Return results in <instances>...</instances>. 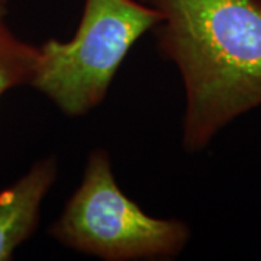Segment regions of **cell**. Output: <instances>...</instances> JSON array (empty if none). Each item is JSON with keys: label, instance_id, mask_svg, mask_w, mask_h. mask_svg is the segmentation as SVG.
<instances>
[{"label": "cell", "instance_id": "1", "mask_svg": "<svg viewBox=\"0 0 261 261\" xmlns=\"http://www.w3.org/2000/svg\"><path fill=\"white\" fill-rule=\"evenodd\" d=\"M161 13L159 54L185 89L181 145L196 154L261 106V0H141Z\"/></svg>", "mask_w": 261, "mask_h": 261}, {"label": "cell", "instance_id": "2", "mask_svg": "<svg viewBox=\"0 0 261 261\" xmlns=\"http://www.w3.org/2000/svg\"><path fill=\"white\" fill-rule=\"evenodd\" d=\"M161 13L141 0H84L70 41L48 39L38 47L29 86L70 118L100 106L132 47L157 27Z\"/></svg>", "mask_w": 261, "mask_h": 261}, {"label": "cell", "instance_id": "3", "mask_svg": "<svg viewBox=\"0 0 261 261\" xmlns=\"http://www.w3.org/2000/svg\"><path fill=\"white\" fill-rule=\"evenodd\" d=\"M48 233L67 248L105 261L171 260L192 235L181 219L151 216L125 195L105 148L89 152L80 185Z\"/></svg>", "mask_w": 261, "mask_h": 261}, {"label": "cell", "instance_id": "4", "mask_svg": "<svg viewBox=\"0 0 261 261\" xmlns=\"http://www.w3.org/2000/svg\"><path fill=\"white\" fill-rule=\"evenodd\" d=\"M56 157L35 161L13 185L0 190V261L12 260L16 248L35 232L42 202L56 183Z\"/></svg>", "mask_w": 261, "mask_h": 261}, {"label": "cell", "instance_id": "5", "mask_svg": "<svg viewBox=\"0 0 261 261\" xmlns=\"http://www.w3.org/2000/svg\"><path fill=\"white\" fill-rule=\"evenodd\" d=\"M6 5L0 3V96L31 84L38 63V47L18 38L8 27Z\"/></svg>", "mask_w": 261, "mask_h": 261}, {"label": "cell", "instance_id": "6", "mask_svg": "<svg viewBox=\"0 0 261 261\" xmlns=\"http://www.w3.org/2000/svg\"><path fill=\"white\" fill-rule=\"evenodd\" d=\"M6 2H8V0H0V3H5V5H6Z\"/></svg>", "mask_w": 261, "mask_h": 261}]
</instances>
